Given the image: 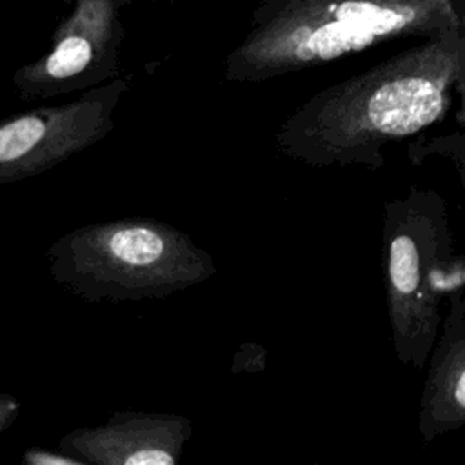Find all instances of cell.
I'll return each mask as SVG.
<instances>
[{"label":"cell","mask_w":465,"mask_h":465,"mask_svg":"<svg viewBox=\"0 0 465 465\" xmlns=\"http://www.w3.org/2000/svg\"><path fill=\"white\" fill-rule=\"evenodd\" d=\"M25 461L35 465H47V463H58V465H84L80 460L58 450V452H47L42 449H29L25 452Z\"/></svg>","instance_id":"30bf717a"},{"label":"cell","mask_w":465,"mask_h":465,"mask_svg":"<svg viewBox=\"0 0 465 465\" xmlns=\"http://www.w3.org/2000/svg\"><path fill=\"white\" fill-rule=\"evenodd\" d=\"M64 2L71 9L54 29L49 49L13 74V89L25 102L82 93L120 74L124 9L131 0Z\"/></svg>","instance_id":"8992f818"},{"label":"cell","mask_w":465,"mask_h":465,"mask_svg":"<svg viewBox=\"0 0 465 465\" xmlns=\"http://www.w3.org/2000/svg\"><path fill=\"white\" fill-rule=\"evenodd\" d=\"M22 405L20 400L9 392L0 391V432H4L7 427H11L16 418L20 416Z\"/></svg>","instance_id":"8fae6325"},{"label":"cell","mask_w":465,"mask_h":465,"mask_svg":"<svg viewBox=\"0 0 465 465\" xmlns=\"http://www.w3.org/2000/svg\"><path fill=\"white\" fill-rule=\"evenodd\" d=\"M54 283L89 303L163 300L216 274L213 256L189 234L149 216L94 222L47 249Z\"/></svg>","instance_id":"3957f363"},{"label":"cell","mask_w":465,"mask_h":465,"mask_svg":"<svg viewBox=\"0 0 465 465\" xmlns=\"http://www.w3.org/2000/svg\"><path fill=\"white\" fill-rule=\"evenodd\" d=\"M383 272L391 341L400 363L427 367L441 325V305L465 287L443 196L409 187L383 205Z\"/></svg>","instance_id":"277c9868"},{"label":"cell","mask_w":465,"mask_h":465,"mask_svg":"<svg viewBox=\"0 0 465 465\" xmlns=\"http://www.w3.org/2000/svg\"><path fill=\"white\" fill-rule=\"evenodd\" d=\"M465 27V0H260L223 76L258 84L401 38Z\"/></svg>","instance_id":"7a4b0ae2"},{"label":"cell","mask_w":465,"mask_h":465,"mask_svg":"<svg viewBox=\"0 0 465 465\" xmlns=\"http://www.w3.org/2000/svg\"><path fill=\"white\" fill-rule=\"evenodd\" d=\"M191 432L193 421L182 414L120 411L64 434L58 449L84 465H176Z\"/></svg>","instance_id":"52a82bcc"},{"label":"cell","mask_w":465,"mask_h":465,"mask_svg":"<svg viewBox=\"0 0 465 465\" xmlns=\"http://www.w3.org/2000/svg\"><path fill=\"white\" fill-rule=\"evenodd\" d=\"M427 360L418 430L425 443L465 425V294L449 300Z\"/></svg>","instance_id":"ba28073f"},{"label":"cell","mask_w":465,"mask_h":465,"mask_svg":"<svg viewBox=\"0 0 465 465\" xmlns=\"http://www.w3.org/2000/svg\"><path fill=\"white\" fill-rule=\"evenodd\" d=\"M129 91L116 76L76 98L0 116V185L38 176L96 145L114 127V111Z\"/></svg>","instance_id":"5b68a950"},{"label":"cell","mask_w":465,"mask_h":465,"mask_svg":"<svg viewBox=\"0 0 465 465\" xmlns=\"http://www.w3.org/2000/svg\"><path fill=\"white\" fill-rule=\"evenodd\" d=\"M463 87L465 27L441 31L312 94L282 122L274 143L305 165L378 171L385 147L441 122Z\"/></svg>","instance_id":"6da1fadb"},{"label":"cell","mask_w":465,"mask_h":465,"mask_svg":"<svg viewBox=\"0 0 465 465\" xmlns=\"http://www.w3.org/2000/svg\"><path fill=\"white\" fill-rule=\"evenodd\" d=\"M441 153L445 156H454L456 160V169L460 173V176L463 178V136L461 131H456L454 134H445V136H438L436 140H432L430 143L425 145V149H412L409 151V158L412 163H420L427 154L432 153Z\"/></svg>","instance_id":"9c48e42d"}]
</instances>
